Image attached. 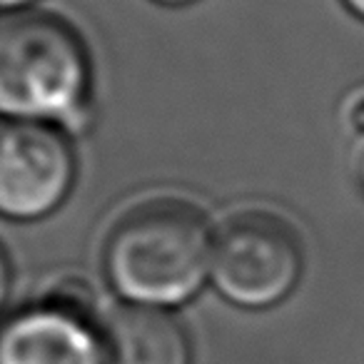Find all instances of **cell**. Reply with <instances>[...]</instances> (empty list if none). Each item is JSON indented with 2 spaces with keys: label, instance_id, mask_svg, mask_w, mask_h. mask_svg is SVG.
Segmentation results:
<instances>
[{
  "label": "cell",
  "instance_id": "obj_9",
  "mask_svg": "<svg viewBox=\"0 0 364 364\" xmlns=\"http://www.w3.org/2000/svg\"><path fill=\"white\" fill-rule=\"evenodd\" d=\"M38 0H0V13H16V11H28L36 6Z\"/></svg>",
  "mask_w": 364,
  "mask_h": 364
},
{
  "label": "cell",
  "instance_id": "obj_5",
  "mask_svg": "<svg viewBox=\"0 0 364 364\" xmlns=\"http://www.w3.org/2000/svg\"><path fill=\"white\" fill-rule=\"evenodd\" d=\"M75 147L60 127L0 120V218L38 223L70 198Z\"/></svg>",
  "mask_w": 364,
  "mask_h": 364
},
{
  "label": "cell",
  "instance_id": "obj_8",
  "mask_svg": "<svg viewBox=\"0 0 364 364\" xmlns=\"http://www.w3.org/2000/svg\"><path fill=\"white\" fill-rule=\"evenodd\" d=\"M11 284H13V267L11 257H8L6 247L0 245V312L6 307L8 297H11Z\"/></svg>",
  "mask_w": 364,
  "mask_h": 364
},
{
  "label": "cell",
  "instance_id": "obj_1",
  "mask_svg": "<svg viewBox=\"0 0 364 364\" xmlns=\"http://www.w3.org/2000/svg\"><path fill=\"white\" fill-rule=\"evenodd\" d=\"M213 245V228L193 203L147 200L110 228L102 272L122 304L170 312L210 282Z\"/></svg>",
  "mask_w": 364,
  "mask_h": 364
},
{
  "label": "cell",
  "instance_id": "obj_12",
  "mask_svg": "<svg viewBox=\"0 0 364 364\" xmlns=\"http://www.w3.org/2000/svg\"><path fill=\"white\" fill-rule=\"evenodd\" d=\"M357 175H359V182H362V188H364V145H362V150H359V160H357Z\"/></svg>",
  "mask_w": 364,
  "mask_h": 364
},
{
  "label": "cell",
  "instance_id": "obj_11",
  "mask_svg": "<svg viewBox=\"0 0 364 364\" xmlns=\"http://www.w3.org/2000/svg\"><path fill=\"white\" fill-rule=\"evenodd\" d=\"M157 6H167V8H182V6H190L195 0H152Z\"/></svg>",
  "mask_w": 364,
  "mask_h": 364
},
{
  "label": "cell",
  "instance_id": "obj_6",
  "mask_svg": "<svg viewBox=\"0 0 364 364\" xmlns=\"http://www.w3.org/2000/svg\"><path fill=\"white\" fill-rule=\"evenodd\" d=\"M107 364H190L193 349L185 329L165 309L117 307L102 324Z\"/></svg>",
  "mask_w": 364,
  "mask_h": 364
},
{
  "label": "cell",
  "instance_id": "obj_7",
  "mask_svg": "<svg viewBox=\"0 0 364 364\" xmlns=\"http://www.w3.org/2000/svg\"><path fill=\"white\" fill-rule=\"evenodd\" d=\"M344 117H347V125L357 135H364V87L347 97V102H344Z\"/></svg>",
  "mask_w": 364,
  "mask_h": 364
},
{
  "label": "cell",
  "instance_id": "obj_2",
  "mask_svg": "<svg viewBox=\"0 0 364 364\" xmlns=\"http://www.w3.org/2000/svg\"><path fill=\"white\" fill-rule=\"evenodd\" d=\"M90 92V55L70 23L33 8L0 13V120L77 130Z\"/></svg>",
  "mask_w": 364,
  "mask_h": 364
},
{
  "label": "cell",
  "instance_id": "obj_3",
  "mask_svg": "<svg viewBox=\"0 0 364 364\" xmlns=\"http://www.w3.org/2000/svg\"><path fill=\"white\" fill-rule=\"evenodd\" d=\"M302 269V240L269 210H240L215 232L210 282L235 307H277L294 292Z\"/></svg>",
  "mask_w": 364,
  "mask_h": 364
},
{
  "label": "cell",
  "instance_id": "obj_4",
  "mask_svg": "<svg viewBox=\"0 0 364 364\" xmlns=\"http://www.w3.org/2000/svg\"><path fill=\"white\" fill-rule=\"evenodd\" d=\"M0 364H107L90 287L60 282L0 324Z\"/></svg>",
  "mask_w": 364,
  "mask_h": 364
},
{
  "label": "cell",
  "instance_id": "obj_10",
  "mask_svg": "<svg viewBox=\"0 0 364 364\" xmlns=\"http://www.w3.org/2000/svg\"><path fill=\"white\" fill-rule=\"evenodd\" d=\"M344 6H347V11L352 13V16H357L359 21H364V0H342Z\"/></svg>",
  "mask_w": 364,
  "mask_h": 364
}]
</instances>
